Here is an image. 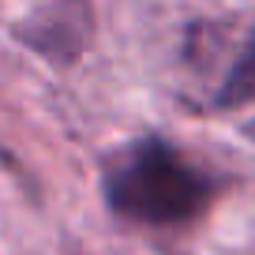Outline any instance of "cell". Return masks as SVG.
<instances>
[{
    "instance_id": "cell-1",
    "label": "cell",
    "mask_w": 255,
    "mask_h": 255,
    "mask_svg": "<svg viewBox=\"0 0 255 255\" xmlns=\"http://www.w3.org/2000/svg\"><path fill=\"white\" fill-rule=\"evenodd\" d=\"M105 199L128 222L180 225L210 207L214 180L165 139H139L109 165Z\"/></svg>"
},
{
    "instance_id": "cell-2",
    "label": "cell",
    "mask_w": 255,
    "mask_h": 255,
    "mask_svg": "<svg viewBox=\"0 0 255 255\" xmlns=\"http://www.w3.org/2000/svg\"><path fill=\"white\" fill-rule=\"evenodd\" d=\"M218 109H240V105L255 102V26H252V38H248L240 60L229 68V75L222 79L218 87Z\"/></svg>"
},
{
    "instance_id": "cell-3",
    "label": "cell",
    "mask_w": 255,
    "mask_h": 255,
    "mask_svg": "<svg viewBox=\"0 0 255 255\" xmlns=\"http://www.w3.org/2000/svg\"><path fill=\"white\" fill-rule=\"evenodd\" d=\"M244 131H248V135H252V139H255V120H252V124H248V128H244Z\"/></svg>"
}]
</instances>
